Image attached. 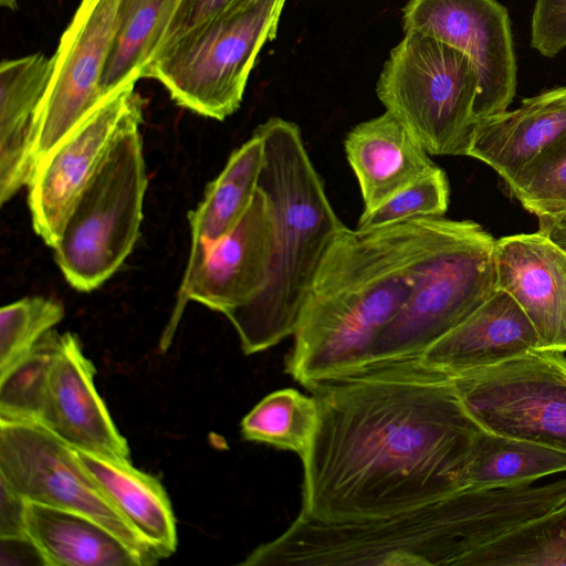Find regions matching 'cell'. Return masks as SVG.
<instances>
[{
	"mask_svg": "<svg viewBox=\"0 0 566 566\" xmlns=\"http://www.w3.org/2000/svg\"><path fill=\"white\" fill-rule=\"evenodd\" d=\"M346 158L368 212L438 166L391 114L365 120L347 134Z\"/></svg>",
	"mask_w": 566,
	"mask_h": 566,
	"instance_id": "19",
	"label": "cell"
},
{
	"mask_svg": "<svg viewBox=\"0 0 566 566\" xmlns=\"http://www.w3.org/2000/svg\"><path fill=\"white\" fill-rule=\"evenodd\" d=\"M118 6L119 0H81L61 35L38 115L34 166L105 98L99 84Z\"/></svg>",
	"mask_w": 566,
	"mask_h": 566,
	"instance_id": "12",
	"label": "cell"
},
{
	"mask_svg": "<svg viewBox=\"0 0 566 566\" xmlns=\"http://www.w3.org/2000/svg\"><path fill=\"white\" fill-rule=\"evenodd\" d=\"M0 4L3 8H7L9 10H17L18 9V0H0Z\"/></svg>",
	"mask_w": 566,
	"mask_h": 566,
	"instance_id": "34",
	"label": "cell"
},
{
	"mask_svg": "<svg viewBox=\"0 0 566 566\" xmlns=\"http://www.w3.org/2000/svg\"><path fill=\"white\" fill-rule=\"evenodd\" d=\"M531 45L546 57L566 48V0H535Z\"/></svg>",
	"mask_w": 566,
	"mask_h": 566,
	"instance_id": "30",
	"label": "cell"
},
{
	"mask_svg": "<svg viewBox=\"0 0 566 566\" xmlns=\"http://www.w3.org/2000/svg\"><path fill=\"white\" fill-rule=\"evenodd\" d=\"M52 69L34 53L0 64V202L28 186L34 168L36 120Z\"/></svg>",
	"mask_w": 566,
	"mask_h": 566,
	"instance_id": "18",
	"label": "cell"
},
{
	"mask_svg": "<svg viewBox=\"0 0 566 566\" xmlns=\"http://www.w3.org/2000/svg\"><path fill=\"white\" fill-rule=\"evenodd\" d=\"M403 31H419L468 54L480 73L476 123L506 111L516 90L507 10L497 0H409Z\"/></svg>",
	"mask_w": 566,
	"mask_h": 566,
	"instance_id": "13",
	"label": "cell"
},
{
	"mask_svg": "<svg viewBox=\"0 0 566 566\" xmlns=\"http://www.w3.org/2000/svg\"><path fill=\"white\" fill-rule=\"evenodd\" d=\"M255 132L264 142L258 187L273 210L275 251L261 293L226 315L245 355L264 352L293 336L318 266L345 228L328 200L300 127L272 117Z\"/></svg>",
	"mask_w": 566,
	"mask_h": 566,
	"instance_id": "3",
	"label": "cell"
},
{
	"mask_svg": "<svg viewBox=\"0 0 566 566\" xmlns=\"http://www.w3.org/2000/svg\"><path fill=\"white\" fill-rule=\"evenodd\" d=\"M264 160V142L258 132L237 148L223 170L211 181L202 201L189 213L191 245L179 291L187 287L209 248L243 217L258 189Z\"/></svg>",
	"mask_w": 566,
	"mask_h": 566,
	"instance_id": "20",
	"label": "cell"
},
{
	"mask_svg": "<svg viewBox=\"0 0 566 566\" xmlns=\"http://www.w3.org/2000/svg\"><path fill=\"white\" fill-rule=\"evenodd\" d=\"M564 354L535 348L451 376L462 405L480 428L566 452Z\"/></svg>",
	"mask_w": 566,
	"mask_h": 566,
	"instance_id": "9",
	"label": "cell"
},
{
	"mask_svg": "<svg viewBox=\"0 0 566 566\" xmlns=\"http://www.w3.org/2000/svg\"><path fill=\"white\" fill-rule=\"evenodd\" d=\"M275 251V220L266 195L258 187L235 227L207 251L177 303L166 328L169 344L189 301L224 316L253 300L266 285Z\"/></svg>",
	"mask_w": 566,
	"mask_h": 566,
	"instance_id": "14",
	"label": "cell"
},
{
	"mask_svg": "<svg viewBox=\"0 0 566 566\" xmlns=\"http://www.w3.org/2000/svg\"><path fill=\"white\" fill-rule=\"evenodd\" d=\"M538 231L566 251V210L552 216L538 217Z\"/></svg>",
	"mask_w": 566,
	"mask_h": 566,
	"instance_id": "33",
	"label": "cell"
},
{
	"mask_svg": "<svg viewBox=\"0 0 566 566\" xmlns=\"http://www.w3.org/2000/svg\"><path fill=\"white\" fill-rule=\"evenodd\" d=\"M146 189L143 140L135 127L113 144L52 247L73 289L91 292L122 266L140 234Z\"/></svg>",
	"mask_w": 566,
	"mask_h": 566,
	"instance_id": "7",
	"label": "cell"
},
{
	"mask_svg": "<svg viewBox=\"0 0 566 566\" xmlns=\"http://www.w3.org/2000/svg\"><path fill=\"white\" fill-rule=\"evenodd\" d=\"M494 244L474 221L427 218L413 289L358 369L418 359L471 315L496 290Z\"/></svg>",
	"mask_w": 566,
	"mask_h": 566,
	"instance_id": "4",
	"label": "cell"
},
{
	"mask_svg": "<svg viewBox=\"0 0 566 566\" xmlns=\"http://www.w3.org/2000/svg\"><path fill=\"white\" fill-rule=\"evenodd\" d=\"M316 424L314 397L284 388L266 395L244 416L241 433L248 441L292 451L302 458L311 444Z\"/></svg>",
	"mask_w": 566,
	"mask_h": 566,
	"instance_id": "25",
	"label": "cell"
},
{
	"mask_svg": "<svg viewBox=\"0 0 566 566\" xmlns=\"http://www.w3.org/2000/svg\"><path fill=\"white\" fill-rule=\"evenodd\" d=\"M77 454L114 505L160 558L177 547V531L168 495L153 475L117 459L77 450Z\"/></svg>",
	"mask_w": 566,
	"mask_h": 566,
	"instance_id": "22",
	"label": "cell"
},
{
	"mask_svg": "<svg viewBox=\"0 0 566 566\" xmlns=\"http://www.w3.org/2000/svg\"><path fill=\"white\" fill-rule=\"evenodd\" d=\"M566 566V505L484 546L470 566Z\"/></svg>",
	"mask_w": 566,
	"mask_h": 566,
	"instance_id": "26",
	"label": "cell"
},
{
	"mask_svg": "<svg viewBox=\"0 0 566 566\" xmlns=\"http://www.w3.org/2000/svg\"><path fill=\"white\" fill-rule=\"evenodd\" d=\"M135 83L107 95L35 164L28 184L29 207L33 229L49 247L116 139L140 127L144 101Z\"/></svg>",
	"mask_w": 566,
	"mask_h": 566,
	"instance_id": "11",
	"label": "cell"
},
{
	"mask_svg": "<svg viewBox=\"0 0 566 566\" xmlns=\"http://www.w3.org/2000/svg\"><path fill=\"white\" fill-rule=\"evenodd\" d=\"M24 528L45 566H144L119 537L82 514L25 502Z\"/></svg>",
	"mask_w": 566,
	"mask_h": 566,
	"instance_id": "21",
	"label": "cell"
},
{
	"mask_svg": "<svg viewBox=\"0 0 566 566\" xmlns=\"http://www.w3.org/2000/svg\"><path fill=\"white\" fill-rule=\"evenodd\" d=\"M512 195L537 217L566 210V133L507 182Z\"/></svg>",
	"mask_w": 566,
	"mask_h": 566,
	"instance_id": "28",
	"label": "cell"
},
{
	"mask_svg": "<svg viewBox=\"0 0 566 566\" xmlns=\"http://www.w3.org/2000/svg\"><path fill=\"white\" fill-rule=\"evenodd\" d=\"M317 424L301 458L300 516L388 515L462 489L473 439L453 378L406 360L319 381Z\"/></svg>",
	"mask_w": 566,
	"mask_h": 566,
	"instance_id": "1",
	"label": "cell"
},
{
	"mask_svg": "<svg viewBox=\"0 0 566 566\" xmlns=\"http://www.w3.org/2000/svg\"><path fill=\"white\" fill-rule=\"evenodd\" d=\"M179 0H119L116 30L101 78L104 97L142 78L156 54Z\"/></svg>",
	"mask_w": 566,
	"mask_h": 566,
	"instance_id": "24",
	"label": "cell"
},
{
	"mask_svg": "<svg viewBox=\"0 0 566 566\" xmlns=\"http://www.w3.org/2000/svg\"><path fill=\"white\" fill-rule=\"evenodd\" d=\"M64 316L63 305L42 296L24 297L0 311V375L21 361Z\"/></svg>",
	"mask_w": 566,
	"mask_h": 566,
	"instance_id": "27",
	"label": "cell"
},
{
	"mask_svg": "<svg viewBox=\"0 0 566 566\" xmlns=\"http://www.w3.org/2000/svg\"><path fill=\"white\" fill-rule=\"evenodd\" d=\"M480 73L459 49L405 32L385 62L376 93L429 155L468 156L476 124Z\"/></svg>",
	"mask_w": 566,
	"mask_h": 566,
	"instance_id": "6",
	"label": "cell"
},
{
	"mask_svg": "<svg viewBox=\"0 0 566 566\" xmlns=\"http://www.w3.org/2000/svg\"><path fill=\"white\" fill-rule=\"evenodd\" d=\"M238 1L240 0H179L159 48L224 11Z\"/></svg>",
	"mask_w": 566,
	"mask_h": 566,
	"instance_id": "31",
	"label": "cell"
},
{
	"mask_svg": "<svg viewBox=\"0 0 566 566\" xmlns=\"http://www.w3.org/2000/svg\"><path fill=\"white\" fill-rule=\"evenodd\" d=\"M95 374L74 334L49 331L28 358L14 421L39 424L77 450L128 459L127 441L95 388Z\"/></svg>",
	"mask_w": 566,
	"mask_h": 566,
	"instance_id": "8",
	"label": "cell"
},
{
	"mask_svg": "<svg viewBox=\"0 0 566 566\" xmlns=\"http://www.w3.org/2000/svg\"><path fill=\"white\" fill-rule=\"evenodd\" d=\"M429 218V217H428ZM427 218L345 228L310 286L284 370L305 387L358 369L415 285Z\"/></svg>",
	"mask_w": 566,
	"mask_h": 566,
	"instance_id": "2",
	"label": "cell"
},
{
	"mask_svg": "<svg viewBox=\"0 0 566 566\" xmlns=\"http://www.w3.org/2000/svg\"><path fill=\"white\" fill-rule=\"evenodd\" d=\"M449 197L447 175L438 166L375 209L363 212L356 229L369 231L416 218L442 217L448 210Z\"/></svg>",
	"mask_w": 566,
	"mask_h": 566,
	"instance_id": "29",
	"label": "cell"
},
{
	"mask_svg": "<svg viewBox=\"0 0 566 566\" xmlns=\"http://www.w3.org/2000/svg\"><path fill=\"white\" fill-rule=\"evenodd\" d=\"M562 472H566V452L481 428L473 439L462 489L533 483Z\"/></svg>",
	"mask_w": 566,
	"mask_h": 566,
	"instance_id": "23",
	"label": "cell"
},
{
	"mask_svg": "<svg viewBox=\"0 0 566 566\" xmlns=\"http://www.w3.org/2000/svg\"><path fill=\"white\" fill-rule=\"evenodd\" d=\"M566 133V86L522 101L513 111L480 119L468 156L511 181Z\"/></svg>",
	"mask_w": 566,
	"mask_h": 566,
	"instance_id": "17",
	"label": "cell"
},
{
	"mask_svg": "<svg viewBox=\"0 0 566 566\" xmlns=\"http://www.w3.org/2000/svg\"><path fill=\"white\" fill-rule=\"evenodd\" d=\"M286 0H240L159 48L142 73L180 106L223 120L243 98L255 59L275 38Z\"/></svg>",
	"mask_w": 566,
	"mask_h": 566,
	"instance_id": "5",
	"label": "cell"
},
{
	"mask_svg": "<svg viewBox=\"0 0 566 566\" xmlns=\"http://www.w3.org/2000/svg\"><path fill=\"white\" fill-rule=\"evenodd\" d=\"M539 348L538 335L517 302L496 289L471 315L415 360L458 375Z\"/></svg>",
	"mask_w": 566,
	"mask_h": 566,
	"instance_id": "16",
	"label": "cell"
},
{
	"mask_svg": "<svg viewBox=\"0 0 566 566\" xmlns=\"http://www.w3.org/2000/svg\"><path fill=\"white\" fill-rule=\"evenodd\" d=\"M496 289L524 311L541 349L566 353V251L537 231L495 240Z\"/></svg>",
	"mask_w": 566,
	"mask_h": 566,
	"instance_id": "15",
	"label": "cell"
},
{
	"mask_svg": "<svg viewBox=\"0 0 566 566\" xmlns=\"http://www.w3.org/2000/svg\"><path fill=\"white\" fill-rule=\"evenodd\" d=\"M0 483L25 502L99 523L134 551L144 566L160 559L114 505L76 449L39 424L0 420Z\"/></svg>",
	"mask_w": 566,
	"mask_h": 566,
	"instance_id": "10",
	"label": "cell"
},
{
	"mask_svg": "<svg viewBox=\"0 0 566 566\" xmlns=\"http://www.w3.org/2000/svg\"><path fill=\"white\" fill-rule=\"evenodd\" d=\"M0 538L28 537L24 528L25 501L0 483Z\"/></svg>",
	"mask_w": 566,
	"mask_h": 566,
	"instance_id": "32",
	"label": "cell"
}]
</instances>
